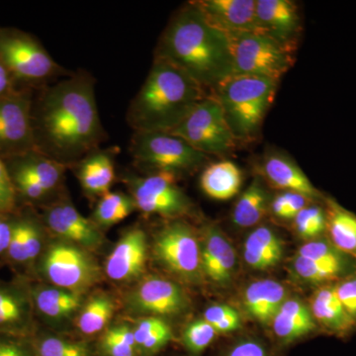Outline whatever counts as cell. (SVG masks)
<instances>
[{
    "instance_id": "cell-1",
    "label": "cell",
    "mask_w": 356,
    "mask_h": 356,
    "mask_svg": "<svg viewBox=\"0 0 356 356\" xmlns=\"http://www.w3.org/2000/svg\"><path fill=\"white\" fill-rule=\"evenodd\" d=\"M33 131L36 151L70 168L99 149L105 131L93 76L77 72L49 86L40 99Z\"/></svg>"
},
{
    "instance_id": "cell-2",
    "label": "cell",
    "mask_w": 356,
    "mask_h": 356,
    "mask_svg": "<svg viewBox=\"0 0 356 356\" xmlns=\"http://www.w3.org/2000/svg\"><path fill=\"white\" fill-rule=\"evenodd\" d=\"M154 58L168 60L212 92L234 74L229 37L211 24L194 1L173 15Z\"/></svg>"
},
{
    "instance_id": "cell-3",
    "label": "cell",
    "mask_w": 356,
    "mask_h": 356,
    "mask_svg": "<svg viewBox=\"0 0 356 356\" xmlns=\"http://www.w3.org/2000/svg\"><path fill=\"white\" fill-rule=\"evenodd\" d=\"M208 95L184 70L154 58L146 81L129 105L126 120L134 133H172Z\"/></svg>"
},
{
    "instance_id": "cell-4",
    "label": "cell",
    "mask_w": 356,
    "mask_h": 356,
    "mask_svg": "<svg viewBox=\"0 0 356 356\" xmlns=\"http://www.w3.org/2000/svg\"><path fill=\"white\" fill-rule=\"evenodd\" d=\"M277 86L267 77L234 76L211 93L221 104L236 140H252L259 134Z\"/></svg>"
},
{
    "instance_id": "cell-5",
    "label": "cell",
    "mask_w": 356,
    "mask_h": 356,
    "mask_svg": "<svg viewBox=\"0 0 356 356\" xmlns=\"http://www.w3.org/2000/svg\"><path fill=\"white\" fill-rule=\"evenodd\" d=\"M134 165L149 173H180L196 170L207 156L170 133L135 132L130 143Z\"/></svg>"
},
{
    "instance_id": "cell-6",
    "label": "cell",
    "mask_w": 356,
    "mask_h": 356,
    "mask_svg": "<svg viewBox=\"0 0 356 356\" xmlns=\"http://www.w3.org/2000/svg\"><path fill=\"white\" fill-rule=\"evenodd\" d=\"M36 264L49 284L72 292L83 294L102 280V271L90 252L64 241L44 248Z\"/></svg>"
},
{
    "instance_id": "cell-7",
    "label": "cell",
    "mask_w": 356,
    "mask_h": 356,
    "mask_svg": "<svg viewBox=\"0 0 356 356\" xmlns=\"http://www.w3.org/2000/svg\"><path fill=\"white\" fill-rule=\"evenodd\" d=\"M233 51L234 76L267 77L280 83L293 65L292 49L257 32L229 36Z\"/></svg>"
},
{
    "instance_id": "cell-8",
    "label": "cell",
    "mask_w": 356,
    "mask_h": 356,
    "mask_svg": "<svg viewBox=\"0 0 356 356\" xmlns=\"http://www.w3.org/2000/svg\"><path fill=\"white\" fill-rule=\"evenodd\" d=\"M170 134L181 138L206 156L227 154L236 146L224 110L211 93Z\"/></svg>"
},
{
    "instance_id": "cell-9",
    "label": "cell",
    "mask_w": 356,
    "mask_h": 356,
    "mask_svg": "<svg viewBox=\"0 0 356 356\" xmlns=\"http://www.w3.org/2000/svg\"><path fill=\"white\" fill-rule=\"evenodd\" d=\"M154 254L161 266L185 282L198 283L202 278L200 241L184 222H170L159 232Z\"/></svg>"
},
{
    "instance_id": "cell-10",
    "label": "cell",
    "mask_w": 356,
    "mask_h": 356,
    "mask_svg": "<svg viewBox=\"0 0 356 356\" xmlns=\"http://www.w3.org/2000/svg\"><path fill=\"white\" fill-rule=\"evenodd\" d=\"M177 175L170 172L149 173L146 177H125L136 208L146 215L178 218L191 212L188 196L178 186Z\"/></svg>"
},
{
    "instance_id": "cell-11",
    "label": "cell",
    "mask_w": 356,
    "mask_h": 356,
    "mask_svg": "<svg viewBox=\"0 0 356 356\" xmlns=\"http://www.w3.org/2000/svg\"><path fill=\"white\" fill-rule=\"evenodd\" d=\"M0 62L23 81H46L62 72V67L41 44L21 33L0 34Z\"/></svg>"
},
{
    "instance_id": "cell-12",
    "label": "cell",
    "mask_w": 356,
    "mask_h": 356,
    "mask_svg": "<svg viewBox=\"0 0 356 356\" xmlns=\"http://www.w3.org/2000/svg\"><path fill=\"white\" fill-rule=\"evenodd\" d=\"M126 307L134 314H147L149 317H172L188 308L189 299L177 283L151 276L129 293Z\"/></svg>"
},
{
    "instance_id": "cell-13",
    "label": "cell",
    "mask_w": 356,
    "mask_h": 356,
    "mask_svg": "<svg viewBox=\"0 0 356 356\" xmlns=\"http://www.w3.org/2000/svg\"><path fill=\"white\" fill-rule=\"evenodd\" d=\"M44 222L58 240L92 252L104 243L102 229L81 214L69 200H58L44 210Z\"/></svg>"
},
{
    "instance_id": "cell-14",
    "label": "cell",
    "mask_w": 356,
    "mask_h": 356,
    "mask_svg": "<svg viewBox=\"0 0 356 356\" xmlns=\"http://www.w3.org/2000/svg\"><path fill=\"white\" fill-rule=\"evenodd\" d=\"M0 149L20 156L36 149L31 102L24 95L0 98Z\"/></svg>"
},
{
    "instance_id": "cell-15",
    "label": "cell",
    "mask_w": 356,
    "mask_h": 356,
    "mask_svg": "<svg viewBox=\"0 0 356 356\" xmlns=\"http://www.w3.org/2000/svg\"><path fill=\"white\" fill-rule=\"evenodd\" d=\"M257 32L294 50L301 33L298 6L291 0H257Z\"/></svg>"
},
{
    "instance_id": "cell-16",
    "label": "cell",
    "mask_w": 356,
    "mask_h": 356,
    "mask_svg": "<svg viewBox=\"0 0 356 356\" xmlns=\"http://www.w3.org/2000/svg\"><path fill=\"white\" fill-rule=\"evenodd\" d=\"M34 316L28 285L0 283V334L31 337L35 332Z\"/></svg>"
},
{
    "instance_id": "cell-17",
    "label": "cell",
    "mask_w": 356,
    "mask_h": 356,
    "mask_svg": "<svg viewBox=\"0 0 356 356\" xmlns=\"http://www.w3.org/2000/svg\"><path fill=\"white\" fill-rule=\"evenodd\" d=\"M147 235L142 229L126 232L105 262V273L116 282H129L139 278L146 269Z\"/></svg>"
},
{
    "instance_id": "cell-18",
    "label": "cell",
    "mask_w": 356,
    "mask_h": 356,
    "mask_svg": "<svg viewBox=\"0 0 356 356\" xmlns=\"http://www.w3.org/2000/svg\"><path fill=\"white\" fill-rule=\"evenodd\" d=\"M194 2L211 24L228 36L257 32V0H198Z\"/></svg>"
},
{
    "instance_id": "cell-19",
    "label": "cell",
    "mask_w": 356,
    "mask_h": 356,
    "mask_svg": "<svg viewBox=\"0 0 356 356\" xmlns=\"http://www.w3.org/2000/svg\"><path fill=\"white\" fill-rule=\"evenodd\" d=\"M201 264L203 275L221 286L229 284L235 273V250L228 238L214 225H210L204 229Z\"/></svg>"
},
{
    "instance_id": "cell-20",
    "label": "cell",
    "mask_w": 356,
    "mask_h": 356,
    "mask_svg": "<svg viewBox=\"0 0 356 356\" xmlns=\"http://www.w3.org/2000/svg\"><path fill=\"white\" fill-rule=\"evenodd\" d=\"M262 172L267 181L280 191L301 194L310 200L321 196L303 170L287 154L269 152L264 156Z\"/></svg>"
},
{
    "instance_id": "cell-21",
    "label": "cell",
    "mask_w": 356,
    "mask_h": 356,
    "mask_svg": "<svg viewBox=\"0 0 356 356\" xmlns=\"http://www.w3.org/2000/svg\"><path fill=\"white\" fill-rule=\"evenodd\" d=\"M35 314L56 324L74 317L83 306V294L50 284L29 286Z\"/></svg>"
},
{
    "instance_id": "cell-22",
    "label": "cell",
    "mask_w": 356,
    "mask_h": 356,
    "mask_svg": "<svg viewBox=\"0 0 356 356\" xmlns=\"http://www.w3.org/2000/svg\"><path fill=\"white\" fill-rule=\"evenodd\" d=\"M116 154L113 149L99 147L72 166L76 170L81 188L88 195L102 198L108 193L115 181Z\"/></svg>"
},
{
    "instance_id": "cell-23",
    "label": "cell",
    "mask_w": 356,
    "mask_h": 356,
    "mask_svg": "<svg viewBox=\"0 0 356 356\" xmlns=\"http://www.w3.org/2000/svg\"><path fill=\"white\" fill-rule=\"evenodd\" d=\"M287 299V291L278 281H255L245 289L243 305L248 313L261 324L273 322Z\"/></svg>"
},
{
    "instance_id": "cell-24",
    "label": "cell",
    "mask_w": 356,
    "mask_h": 356,
    "mask_svg": "<svg viewBox=\"0 0 356 356\" xmlns=\"http://www.w3.org/2000/svg\"><path fill=\"white\" fill-rule=\"evenodd\" d=\"M271 325L275 337L284 344L294 343L317 327L311 309L296 298L286 299Z\"/></svg>"
},
{
    "instance_id": "cell-25",
    "label": "cell",
    "mask_w": 356,
    "mask_h": 356,
    "mask_svg": "<svg viewBox=\"0 0 356 356\" xmlns=\"http://www.w3.org/2000/svg\"><path fill=\"white\" fill-rule=\"evenodd\" d=\"M15 163L11 175L29 178L50 193L57 191L65 172L70 168L69 165L58 163L36 149L21 154Z\"/></svg>"
},
{
    "instance_id": "cell-26",
    "label": "cell",
    "mask_w": 356,
    "mask_h": 356,
    "mask_svg": "<svg viewBox=\"0 0 356 356\" xmlns=\"http://www.w3.org/2000/svg\"><path fill=\"white\" fill-rule=\"evenodd\" d=\"M242 184V170L229 159L211 163L204 170L200 177L204 193L215 200L225 201L235 197Z\"/></svg>"
},
{
    "instance_id": "cell-27",
    "label": "cell",
    "mask_w": 356,
    "mask_h": 356,
    "mask_svg": "<svg viewBox=\"0 0 356 356\" xmlns=\"http://www.w3.org/2000/svg\"><path fill=\"white\" fill-rule=\"evenodd\" d=\"M311 312L325 329L339 336L348 334L355 325V321L337 298L334 286H325L315 292L311 300Z\"/></svg>"
},
{
    "instance_id": "cell-28",
    "label": "cell",
    "mask_w": 356,
    "mask_h": 356,
    "mask_svg": "<svg viewBox=\"0 0 356 356\" xmlns=\"http://www.w3.org/2000/svg\"><path fill=\"white\" fill-rule=\"evenodd\" d=\"M283 243L280 236L268 227H259L250 233L243 247V259L257 270H266L280 264Z\"/></svg>"
},
{
    "instance_id": "cell-29",
    "label": "cell",
    "mask_w": 356,
    "mask_h": 356,
    "mask_svg": "<svg viewBox=\"0 0 356 356\" xmlns=\"http://www.w3.org/2000/svg\"><path fill=\"white\" fill-rule=\"evenodd\" d=\"M327 231L331 243L343 254L356 259V216L334 200L327 201Z\"/></svg>"
},
{
    "instance_id": "cell-30",
    "label": "cell",
    "mask_w": 356,
    "mask_h": 356,
    "mask_svg": "<svg viewBox=\"0 0 356 356\" xmlns=\"http://www.w3.org/2000/svg\"><path fill=\"white\" fill-rule=\"evenodd\" d=\"M269 207V196L259 177H255L236 201L232 220L236 226L250 228L266 217Z\"/></svg>"
},
{
    "instance_id": "cell-31",
    "label": "cell",
    "mask_w": 356,
    "mask_h": 356,
    "mask_svg": "<svg viewBox=\"0 0 356 356\" xmlns=\"http://www.w3.org/2000/svg\"><path fill=\"white\" fill-rule=\"evenodd\" d=\"M115 312L113 299L99 293L83 304L76 318V327L84 336H95L109 324Z\"/></svg>"
},
{
    "instance_id": "cell-32",
    "label": "cell",
    "mask_w": 356,
    "mask_h": 356,
    "mask_svg": "<svg viewBox=\"0 0 356 356\" xmlns=\"http://www.w3.org/2000/svg\"><path fill=\"white\" fill-rule=\"evenodd\" d=\"M137 210L130 194L122 191H109L98 201L92 221L98 228H108L118 224Z\"/></svg>"
},
{
    "instance_id": "cell-33",
    "label": "cell",
    "mask_w": 356,
    "mask_h": 356,
    "mask_svg": "<svg viewBox=\"0 0 356 356\" xmlns=\"http://www.w3.org/2000/svg\"><path fill=\"white\" fill-rule=\"evenodd\" d=\"M30 341L37 356H91L90 348L84 341L36 332L30 337Z\"/></svg>"
},
{
    "instance_id": "cell-34",
    "label": "cell",
    "mask_w": 356,
    "mask_h": 356,
    "mask_svg": "<svg viewBox=\"0 0 356 356\" xmlns=\"http://www.w3.org/2000/svg\"><path fill=\"white\" fill-rule=\"evenodd\" d=\"M346 264L308 261L296 257L294 261L295 273L308 282H325L337 280L343 273Z\"/></svg>"
},
{
    "instance_id": "cell-35",
    "label": "cell",
    "mask_w": 356,
    "mask_h": 356,
    "mask_svg": "<svg viewBox=\"0 0 356 356\" xmlns=\"http://www.w3.org/2000/svg\"><path fill=\"white\" fill-rule=\"evenodd\" d=\"M218 332L204 318H198L186 325L182 334L185 348L194 355H199L216 339Z\"/></svg>"
},
{
    "instance_id": "cell-36",
    "label": "cell",
    "mask_w": 356,
    "mask_h": 356,
    "mask_svg": "<svg viewBox=\"0 0 356 356\" xmlns=\"http://www.w3.org/2000/svg\"><path fill=\"white\" fill-rule=\"evenodd\" d=\"M294 225L301 238L315 240L327 229L325 211L318 206H307L294 218Z\"/></svg>"
},
{
    "instance_id": "cell-37",
    "label": "cell",
    "mask_w": 356,
    "mask_h": 356,
    "mask_svg": "<svg viewBox=\"0 0 356 356\" xmlns=\"http://www.w3.org/2000/svg\"><path fill=\"white\" fill-rule=\"evenodd\" d=\"M203 318L216 330L218 334L238 331L242 325V318L238 312L224 304H218L206 309Z\"/></svg>"
},
{
    "instance_id": "cell-38",
    "label": "cell",
    "mask_w": 356,
    "mask_h": 356,
    "mask_svg": "<svg viewBox=\"0 0 356 356\" xmlns=\"http://www.w3.org/2000/svg\"><path fill=\"white\" fill-rule=\"evenodd\" d=\"M297 257L308 261L346 264L343 252L325 240H313L305 243L299 248Z\"/></svg>"
},
{
    "instance_id": "cell-39",
    "label": "cell",
    "mask_w": 356,
    "mask_h": 356,
    "mask_svg": "<svg viewBox=\"0 0 356 356\" xmlns=\"http://www.w3.org/2000/svg\"><path fill=\"white\" fill-rule=\"evenodd\" d=\"M22 218L24 225L26 257L28 267L34 266L44 250V232L41 225L34 218Z\"/></svg>"
},
{
    "instance_id": "cell-40",
    "label": "cell",
    "mask_w": 356,
    "mask_h": 356,
    "mask_svg": "<svg viewBox=\"0 0 356 356\" xmlns=\"http://www.w3.org/2000/svg\"><path fill=\"white\" fill-rule=\"evenodd\" d=\"M16 202V189L8 168L0 159V215L13 210Z\"/></svg>"
},
{
    "instance_id": "cell-41",
    "label": "cell",
    "mask_w": 356,
    "mask_h": 356,
    "mask_svg": "<svg viewBox=\"0 0 356 356\" xmlns=\"http://www.w3.org/2000/svg\"><path fill=\"white\" fill-rule=\"evenodd\" d=\"M0 356H37L30 337L0 334Z\"/></svg>"
},
{
    "instance_id": "cell-42",
    "label": "cell",
    "mask_w": 356,
    "mask_h": 356,
    "mask_svg": "<svg viewBox=\"0 0 356 356\" xmlns=\"http://www.w3.org/2000/svg\"><path fill=\"white\" fill-rule=\"evenodd\" d=\"M337 298L353 320L356 321V274L334 286Z\"/></svg>"
},
{
    "instance_id": "cell-43",
    "label": "cell",
    "mask_w": 356,
    "mask_h": 356,
    "mask_svg": "<svg viewBox=\"0 0 356 356\" xmlns=\"http://www.w3.org/2000/svg\"><path fill=\"white\" fill-rule=\"evenodd\" d=\"M10 175L13 177L16 191L19 192L24 197L30 199V200H42V199L48 197L49 194H51L41 185L36 184L29 178L19 175H11V173Z\"/></svg>"
},
{
    "instance_id": "cell-44",
    "label": "cell",
    "mask_w": 356,
    "mask_h": 356,
    "mask_svg": "<svg viewBox=\"0 0 356 356\" xmlns=\"http://www.w3.org/2000/svg\"><path fill=\"white\" fill-rule=\"evenodd\" d=\"M226 356H270V353L261 341L248 339L232 346Z\"/></svg>"
},
{
    "instance_id": "cell-45",
    "label": "cell",
    "mask_w": 356,
    "mask_h": 356,
    "mask_svg": "<svg viewBox=\"0 0 356 356\" xmlns=\"http://www.w3.org/2000/svg\"><path fill=\"white\" fill-rule=\"evenodd\" d=\"M168 323L165 322L161 318L159 317H146L140 318L134 327V337H135L136 344L139 350L140 344L144 343L147 337H151L161 327H165Z\"/></svg>"
},
{
    "instance_id": "cell-46",
    "label": "cell",
    "mask_w": 356,
    "mask_h": 356,
    "mask_svg": "<svg viewBox=\"0 0 356 356\" xmlns=\"http://www.w3.org/2000/svg\"><path fill=\"white\" fill-rule=\"evenodd\" d=\"M102 353L107 356H136L138 350L127 343H119V341H109L103 339L100 344Z\"/></svg>"
},
{
    "instance_id": "cell-47",
    "label": "cell",
    "mask_w": 356,
    "mask_h": 356,
    "mask_svg": "<svg viewBox=\"0 0 356 356\" xmlns=\"http://www.w3.org/2000/svg\"><path fill=\"white\" fill-rule=\"evenodd\" d=\"M13 220L0 215V255H6L13 235Z\"/></svg>"
},
{
    "instance_id": "cell-48",
    "label": "cell",
    "mask_w": 356,
    "mask_h": 356,
    "mask_svg": "<svg viewBox=\"0 0 356 356\" xmlns=\"http://www.w3.org/2000/svg\"><path fill=\"white\" fill-rule=\"evenodd\" d=\"M11 74L0 62V98L11 95Z\"/></svg>"
}]
</instances>
